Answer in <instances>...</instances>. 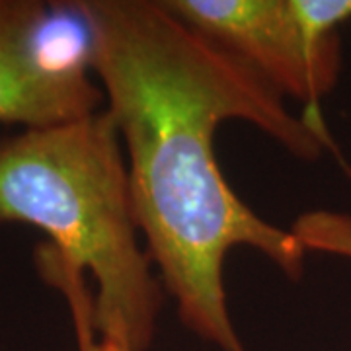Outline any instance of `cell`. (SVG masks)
<instances>
[{
  "mask_svg": "<svg viewBox=\"0 0 351 351\" xmlns=\"http://www.w3.org/2000/svg\"><path fill=\"white\" fill-rule=\"evenodd\" d=\"M0 223L41 228L80 274L96 279L92 326L147 351L162 304L138 246L127 158L108 110L0 138Z\"/></svg>",
  "mask_w": 351,
  "mask_h": 351,
  "instance_id": "obj_2",
  "label": "cell"
},
{
  "mask_svg": "<svg viewBox=\"0 0 351 351\" xmlns=\"http://www.w3.org/2000/svg\"><path fill=\"white\" fill-rule=\"evenodd\" d=\"M172 12L237 57L277 94L306 104L304 119L322 125L318 101L339 73L338 25L351 0H168Z\"/></svg>",
  "mask_w": 351,
  "mask_h": 351,
  "instance_id": "obj_3",
  "label": "cell"
},
{
  "mask_svg": "<svg viewBox=\"0 0 351 351\" xmlns=\"http://www.w3.org/2000/svg\"><path fill=\"white\" fill-rule=\"evenodd\" d=\"M47 4L0 0V123L36 129L100 112L104 92L88 63L47 55Z\"/></svg>",
  "mask_w": 351,
  "mask_h": 351,
  "instance_id": "obj_4",
  "label": "cell"
},
{
  "mask_svg": "<svg viewBox=\"0 0 351 351\" xmlns=\"http://www.w3.org/2000/svg\"><path fill=\"white\" fill-rule=\"evenodd\" d=\"M36 262L39 274L45 277L49 285L59 289L69 302L78 351H129L117 341L101 338L92 326V295L86 289L84 274L64 262L49 244L39 248Z\"/></svg>",
  "mask_w": 351,
  "mask_h": 351,
  "instance_id": "obj_5",
  "label": "cell"
},
{
  "mask_svg": "<svg viewBox=\"0 0 351 351\" xmlns=\"http://www.w3.org/2000/svg\"><path fill=\"white\" fill-rule=\"evenodd\" d=\"M88 66L125 143L138 230L180 318L223 351H244L226 308L230 248L262 252L283 274H302L304 242L244 205L215 158V131L244 119L304 160L334 147L328 129L295 117L276 90L211 43L164 2L76 0Z\"/></svg>",
  "mask_w": 351,
  "mask_h": 351,
  "instance_id": "obj_1",
  "label": "cell"
}]
</instances>
